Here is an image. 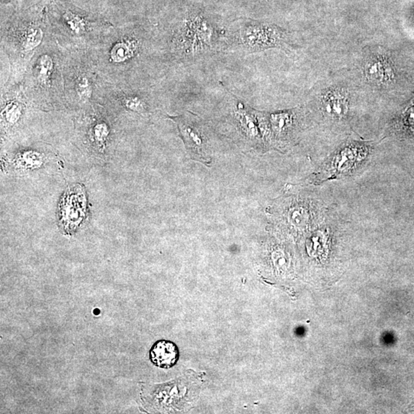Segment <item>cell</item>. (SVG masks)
<instances>
[{
    "mask_svg": "<svg viewBox=\"0 0 414 414\" xmlns=\"http://www.w3.org/2000/svg\"><path fill=\"white\" fill-rule=\"evenodd\" d=\"M371 149L369 144L357 141L342 144L314 173L311 182L318 185L351 175L366 164Z\"/></svg>",
    "mask_w": 414,
    "mask_h": 414,
    "instance_id": "cell-1",
    "label": "cell"
},
{
    "mask_svg": "<svg viewBox=\"0 0 414 414\" xmlns=\"http://www.w3.org/2000/svg\"><path fill=\"white\" fill-rule=\"evenodd\" d=\"M283 204L281 223L296 232H304L322 222L325 207L318 201L308 198H292Z\"/></svg>",
    "mask_w": 414,
    "mask_h": 414,
    "instance_id": "cell-2",
    "label": "cell"
},
{
    "mask_svg": "<svg viewBox=\"0 0 414 414\" xmlns=\"http://www.w3.org/2000/svg\"><path fill=\"white\" fill-rule=\"evenodd\" d=\"M171 118L178 124L181 138L191 158L204 164H209L207 139L197 116L188 113V115Z\"/></svg>",
    "mask_w": 414,
    "mask_h": 414,
    "instance_id": "cell-3",
    "label": "cell"
},
{
    "mask_svg": "<svg viewBox=\"0 0 414 414\" xmlns=\"http://www.w3.org/2000/svg\"><path fill=\"white\" fill-rule=\"evenodd\" d=\"M239 43L248 51H261L270 48H288V35L283 30L272 25L250 26L239 34Z\"/></svg>",
    "mask_w": 414,
    "mask_h": 414,
    "instance_id": "cell-4",
    "label": "cell"
},
{
    "mask_svg": "<svg viewBox=\"0 0 414 414\" xmlns=\"http://www.w3.org/2000/svg\"><path fill=\"white\" fill-rule=\"evenodd\" d=\"M364 73L368 83L377 87L388 85L394 79V69L385 52H372L364 61Z\"/></svg>",
    "mask_w": 414,
    "mask_h": 414,
    "instance_id": "cell-5",
    "label": "cell"
},
{
    "mask_svg": "<svg viewBox=\"0 0 414 414\" xmlns=\"http://www.w3.org/2000/svg\"><path fill=\"white\" fill-rule=\"evenodd\" d=\"M321 108L324 115L336 121L344 119L349 110V94L343 88H328L321 96Z\"/></svg>",
    "mask_w": 414,
    "mask_h": 414,
    "instance_id": "cell-6",
    "label": "cell"
},
{
    "mask_svg": "<svg viewBox=\"0 0 414 414\" xmlns=\"http://www.w3.org/2000/svg\"><path fill=\"white\" fill-rule=\"evenodd\" d=\"M296 127L297 118L295 111L274 113L268 117L267 135L269 139L280 145L292 138Z\"/></svg>",
    "mask_w": 414,
    "mask_h": 414,
    "instance_id": "cell-7",
    "label": "cell"
},
{
    "mask_svg": "<svg viewBox=\"0 0 414 414\" xmlns=\"http://www.w3.org/2000/svg\"><path fill=\"white\" fill-rule=\"evenodd\" d=\"M65 195L61 206V220L66 227H78L85 215L84 194L82 191L74 190Z\"/></svg>",
    "mask_w": 414,
    "mask_h": 414,
    "instance_id": "cell-8",
    "label": "cell"
},
{
    "mask_svg": "<svg viewBox=\"0 0 414 414\" xmlns=\"http://www.w3.org/2000/svg\"><path fill=\"white\" fill-rule=\"evenodd\" d=\"M180 358L178 347L168 340H159L150 350V360L155 366L169 369L175 366Z\"/></svg>",
    "mask_w": 414,
    "mask_h": 414,
    "instance_id": "cell-9",
    "label": "cell"
},
{
    "mask_svg": "<svg viewBox=\"0 0 414 414\" xmlns=\"http://www.w3.org/2000/svg\"><path fill=\"white\" fill-rule=\"evenodd\" d=\"M133 55V50L129 45L126 43L117 44L111 51V57L113 60L117 62L124 61L128 59Z\"/></svg>",
    "mask_w": 414,
    "mask_h": 414,
    "instance_id": "cell-10",
    "label": "cell"
},
{
    "mask_svg": "<svg viewBox=\"0 0 414 414\" xmlns=\"http://www.w3.org/2000/svg\"><path fill=\"white\" fill-rule=\"evenodd\" d=\"M52 61L48 55H42L39 58L37 64V70L40 79L45 80L48 78V75L51 73V70L52 69Z\"/></svg>",
    "mask_w": 414,
    "mask_h": 414,
    "instance_id": "cell-11",
    "label": "cell"
},
{
    "mask_svg": "<svg viewBox=\"0 0 414 414\" xmlns=\"http://www.w3.org/2000/svg\"><path fill=\"white\" fill-rule=\"evenodd\" d=\"M41 32L36 31V30H32V32H29L27 35L26 40H25V46L27 48H32L36 46L41 41Z\"/></svg>",
    "mask_w": 414,
    "mask_h": 414,
    "instance_id": "cell-12",
    "label": "cell"
},
{
    "mask_svg": "<svg viewBox=\"0 0 414 414\" xmlns=\"http://www.w3.org/2000/svg\"><path fill=\"white\" fill-rule=\"evenodd\" d=\"M126 106L130 109L133 111H144V105L143 104L141 100L138 99V98H130L126 100Z\"/></svg>",
    "mask_w": 414,
    "mask_h": 414,
    "instance_id": "cell-13",
    "label": "cell"
},
{
    "mask_svg": "<svg viewBox=\"0 0 414 414\" xmlns=\"http://www.w3.org/2000/svg\"><path fill=\"white\" fill-rule=\"evenodd\" d=\"M18 116H19V111H18L16 105H10V107L7 108L6 118L8 121L15 122Z\"/></svg>",
    "mask_w": 414,
    "mask_h": 414,
    "instance_id": "cell-14",
    "label": "cell"
}]
</instances>
